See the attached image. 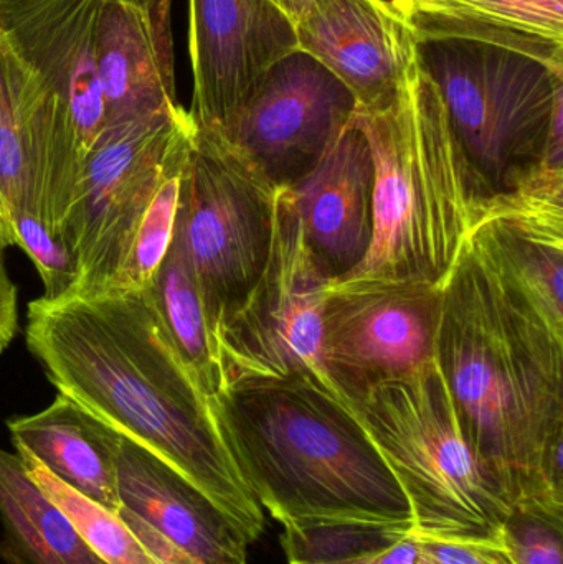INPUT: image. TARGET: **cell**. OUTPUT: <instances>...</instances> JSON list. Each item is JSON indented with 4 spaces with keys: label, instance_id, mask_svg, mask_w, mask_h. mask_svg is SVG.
I'll return each instance as SVG.
<instances>
[{
    "label": "cell",
    "instance_id": "6da1fadb",
    "mask_svg": "<svg viewBox=\"0 0 563 564\" xmlns=\"http://www.w3.org/2000/svg\"><path fill=\"white\" fill-rule=\"evenodd\" d=\"M26 345L58 393L78 401L197 487L248 545L264 513L225 449L207 398L145 291L30 302Z\"/></svg>",
    "mask_w": 563,
    "mask_h": 564
},
{
    "label": "cell",
    "instance_id": "7a4b0ae2",
    "mask_svg": "<svg viewBox=\"0 0 563 564\" xmlns=\"http://www.w3.org/2000/svg\"><path fill=\"white\" fill-rule=\"evenodd\" d=\"M435 360L466 440L516 510L563 517V337L466 241Z\"/></svg>",
    "mask_w": 563,
    "mask_h": 564
},
{
    "label": "cell",
    "instance_id": "3957f363",
    "mask_svg": "<svg viewBox=\"0 0 563 564\" xmlns=\"http://www.w3.org/2000/svg\"><path fill=\"white\" fill-rule=\"evenodd\" d=\"M225 449L284 530L413 529L399 480L356 414L306 378H234L208 398Z\"/></svg>",
    "mask_w": 563,
    "mask_h": 564
},
{
    "label": "cell",
    "instance_id": "277c9868",
    "mask_svg": "<svg viewBox=\"0 0 563 564\" xmlns=\"http://www.w3.org/2000/svg\"><path fill=\"white\" fill-rule=\"evenodd\" d=\"M373 159V231L362 263L339 281L442 288L478 224L486 198L422 66L380 109H357Z\"/></svg>",
    "mask_w": 563,
    "mask_h": 564
},
{
    "label": "cell",
    "instance_id": "5b68a950",
    "mask_svg": "<svg viewBox=\"0 0 563 564\" xmlns=\"http://www.w3.org/2000/svg\"><path fill=\"white\" fill-rule=\"evenodd\" d=\"M419 59L486 202L563 171L561 69L473 40H422Z\"/></svg>",
    "mask_w": 563,
    "mask_h": 564
},
{
    "label": "cell",
    "instance_id": "8992f818",
    "mask_svg": "<svg viewBox=\"0 0 563 564\" xmlns=\"http://www.w3.org/2000/svg\"><path fill=\"white\" fill-rule=\"evenodd\" d=\"M399 480L413 535L505 545L512 509L466 440L436 360L349 408Z\"/></svg>",
    "mask_w": 563,
    "mask_h": 564
},
{
    "label": "cell",
    "instance_id": "52a82bcc",
    "mask_svg": "<svg viewBox=\"0 0 563 564\" xmlns=\"http://www.w3.org/2000/svg\"><path fill=\"white\" fill-rule=\"evenodd\" d=\"M102 0H0V32L48 96L42 149L32 174V208L62 238L93 145L106 128L96 66Z\"/></svg>",
    "mask_w": 563,
    "mask_h": 564
},
{
    "label": "cell",
    "instance_id": "ba28073f",
    "mask_svg": "<svg viewBox=\"0 0 563 564\" xmlns=\"http://www.w3.org/2000/svg\"><path fill=\"white\" fill-rule=\"evenodd\" d=\"M278 188L220 132L195 126L175 228L217 337L260 280Z\"/></svg>",
    "mask_w": 563,
    "mask_h": 564
},
{
    "label": "cell",
    "instance_id": "9c48e42d",
    "mask_svg": "<svg viewBox=\"0 0 563 564\" xmlns=\"http://www.w3.org/2000/svg\"><path fill=\"white\" fill-rule=\"evenodd\" d=\"M331 282L307 247L290 188H278L263 273L218 328L224 383L247 377L306 378L334 393L321 360Z\"/></svg>",
    "mask_w": 563,
    "mask_h": 564
},
{
    "label": "cell",
    "instance_id": "30bf717a",
    "mask_svg": "<svg viewBox=\"0 0 563 564\" xmlns=\"http://www.w3.org/2000/svg\"><path fill=\"white\" fill-rule=\"evenodd\" d=\"M191 122L187 109L178 105L106 126L86 159L63 221L62 240L78 274L72 295L102 294L121 273L165 159Z\"/></svg>",
    "mask_w": 563,
    "mask_h": 564
},
{
    "label": "cell",
    "instance_id": "8fae6325",
    "mask_svg": "<svg viewBox=\"0 0 563 564\" xmlns=\"http://www.w3.org/2000/svg\"><path fill=\"white\" fill-rule=\"evenodd\" d=\"M442 288L336 281L323 307L321 360L334 394L353 408L373 388L435 360Z\"/></svg>",
    "mask_w": 563,
    "mask_h": 564
},
{
    "label": "cell",
    "instance_id": "7c38bea8",
    "mask_svg": "<svg viewBox=\"0 0 563 564\" xmlns=\"http://www.w3.org/2000/svg\"><path fill=\"white\" fill-rule=\"evenodd\" d=\"M356 111L353 93L294 50L264 73L247 105L217 132L274 187L290 188L313 171Z\"/></svg>",
    "mask_w": 563,
    "mask_h": 564
},
{
    "label": "cell",
    "instance_id": "4fadbf2b",
    "mask_svg": "<svg viewBox=\"0 0 563 564\" xmlns=\"http://www.w3.org/2000/svg\"><path fill=\"white\" fill-rule=\"evenodd\" d=\"M188 50L201 129L221 131L241 111L264 73L297 50L294 23L273 0H188Z\"/></svg>",
    "mask_w": 563,
    "mask_h": 564
},
{
    "label": "cell",
    "instance_id": "5bb4252c",
    "mask_svg": "<svg viewBox=\"0 0 563 564\" xmlns=\"http://www.w3.org/2000/svg\"><path fill=\"white\" fill-rule=\"evenodd\" d=\"M294 33L297 50L329 69L362 111L389 105L420 66L412 26L379 0H310Z\"/></svg>",
    "mask_w": 563,
    "mask_h": 564
},
{
    "label": "cell",
    "instance_id": "9a60e30c",
    "mask_svg": "<svg viewBox=\"0 0 563 564\" xmlns=\"http://www.w3.org/2000/svg\"><path fill=\"white\" fill-rule=\"evenodd\" d=\"M290 192L311 253L333 282L343 280L362 263L373 231V159L356 116Z\"/></svg>",
    "mask_w": 563,
    "mask_h": 564
},
{
    "label": "cell",
    "instance_id": "2e32d148",
    "mask_svg": "<svg viewBox=\"0 0 563 564\" xmlns=\"http://www.w3.org/2000/svg\"><path fill=\"white\" fill-rule=\"evenodd\" d=\"M96 66L106 126L177 108L171 0H102Z\"/></svg>",
    "mask_w": 563,
    "mask_h": 564
},
{
    "label": "cell",
    "instance_id": "e0dca14e",
    "mask_svg": "<svg viewBox=\"0 0 563 564\" xmlns=\"http://www.w3.org/2000/svg\"><path fill=\"white\" fill-rule=\"evenodd\" d=\"M121 507L205 564H248L247 540L184 476L129 437L118 454Z\"/></svg>",
    "mask_w": 563,
    "mask_h": 564
},
{
    "label": "cell",
    "instance_id": "ac0fdd59",
    "mask_svg": "<svg viewBox=\"0 0 563 564\" xmlns=\"http://www.w3.org/2000/svg\"><path fill=\"white\" fill-rule=\"evenodd\" d=\"M17 453L35 457L48 473L112 512L118 497V454L122 434L85 406L58 393L32 416L7 421Z\"/></svg>",
    "mask_w": 563,
    "mask_h": 564
},
{
    "label": "cell",
    "instance_id": "d6986e66",
    "mask_svg": "<svg viewBox=\"0 0 563 564\" xmlns=\"http://www.w3.org/2000/svg\"><path fill=\"white\" fill-rule=\"evenodd\" d=\"M409 25L422 40H473L563 72V0H410Z\"/></svg>",
    "mask_w": 563,
    "mask_h": 564
},
{
    "label": "cell",
    "instance_id": "ffe728a7",
    "mask_svg": "<svg viewBox=\"0 0 563 564\" xmlns=\"http://www.w3.org/2000/svg\"><path fill=\"white\" fill-rule=\"evenodd\" d=\"M48 96L0 32V248L13 247V218L32 212L30 167L42 138ZM35 215V214H33Z\"/></svg>",
    "mask_w": 563,
    "mask_h": 564
},
{
    "label": "cell",
    "instance_id": "44dd1931",
    "mask_svg": "<svg viewBox=\"0 0 563 564\" xmlns=\"http://www.w3.org/2000/svg\"><path fill=\"white\" fill-rule=\"evenodd\" d=\"M0 558L6 564H106L30 479L19 454L0 449Z\"/></svg>",
    "mask_w": 563,
    "mask_h": 564
},
{
    "label": "cell",
    "instance_id": "7402d4cb",
    "mask_svg": "<svg viewBox=\"0 0 563 564\" xmlns=\"http://www.w3.org/2000/svg\"><path fill=\"white\" fill-rule=\"evenodd\" d=\"M144 291L192 380L207 400L214 397L224 387L220 351L177 228L174 227L171 247Z\"/></svg>",
    "mask_w": 563,
    "mask_h": 564
},
{
    "label": "cell",
    "instance_id": "603a6c76",
    "mask_svg": "<svg viewBox=\"0 0 563 564\" xmlns=\"http://www.w3.org/2000/svg\"><path fill=\"white\" fill-rule=\"evenodd\" d=\"M194 131L195 122L192 119L188 128L184 129L182 134L175 139L174 145L165 159L154 197H152L144 218L139 225L134 241H132L128 260H126L121 273L102 294L144 291L151 284L159 264L162 263L169 247H171L178 202H181L182 178H184Z\"/></svg>",
    "mask_w": 563,
    "mask_h": 564
},
{
    "label": "cell",
    "instance_id": "cb8c5ba5",
    "mask_svg": "<svg viewBox=\"0 0 563 564\" xmlns=\"http://www.w3.org/2000/svg\"><path fill=\"white\" fill-rule=\"evenodd\" d=\"M30 479L62 510L83 542L106 564H162L142 545L118 512L76 492L56 479L35 457L17 453Z\"/></svg>",
    "mask_w": 563,
    "mask_h": 564
},
{
    "label": "cell",
    "instance_id": "d4e9b609",
    "mask_svg": "<svg viewBox=\"0 0 563 564\" xmlns=\"http://www.w3.org/2000/svg\"><path fill=\"white\" fill-rule=\"evenodd\" d=\"M15 247L22 248L35 264L42 278L45 292L43 299H56L72 295L75 289L76 263L72 251L58 235L52 234L32 212H22L13 218Z\"/></svg>",
    "mask_w": 563,
    "mask_h": 564
},
{
    "label": "cell",
    "instance_id": "484cf974",
    "mask_svg": "<svg viewBox=\"0 0 563 564\" xmlns=\"http://www.w3.org/2000/svg\"><path fill=\"white\" fill-rule=\"evenodd\" d=\"M505 536L516 564H563V517L516 510Z\"/></svg>",
    "mask_w": 563,
    "mask_h": 564
},
{
    "label": "cell",
    "instance_id": "4316f807",
    "mask_svg": "<svg viewBox=\"0 0 563 564\" xmlns=\"http://www.w3.org/2000/svg\"><path fill=\"white\" fill-rule=\"evenodd\" d=\"M433 564H516L505 545L448 542L415 535Z\"/></svg>",
    "mask_w": 563,
    "mask_h": 564
},
{
    "label": "cell",
    "instance_id": "83f0119b",
    "mask_svg": "<svg viewBox=\"0 0 563 564\" xmlns=\"http://www.w3.org/2000/svg\"><path fill=\"white\" fill-rule=\"evenodd\" d=\"M19 330V304L17 288L7 274L0 248V354L9 347Z\"/></svg>",
    "mask_w": 563,
    "mask_h": 564
},
{
    "label": "cell",
    "instance_id": "f1b7e54d",
    "mask_svg": "<svg viewBox=\"0 0 563 564\" xmlns=\"http://www.w3.org/2000/svg\"><path fill=\"white\" fill-rule=\"evenodd\" d=\"M131 529L136 536L141 540L142 545L162 564H205L182 552L178 546L169 542L167 539H164L161 533L155 532L151 525L142 522V520H134L131 523Z\"/></svg>",
    "mask_w": 563,
    "mask_h": 564
},
{
    "label": "cell",
    "instance_id": "f546056e",
    "mask_svg": "<svg viewBox=\"0 0 563 564\" xmlns=\"http://www.w3.org/2000/svg\"><path fill=\"white\" fill-rule=\"evenodd\" d=\"M273 2L283 10L284 15H286L291 22L296 23L297 19H300L304 10H306L310 0H273Z\"/></svg>",
    "mask_w": 563,
    "mask_h": 564
},
{
    "label": "cell",
    "instance_id": "4dcf8cb0",
    "mask_svg": "<svg viewBox=\"0 0 563 564\" xmlns=\"http://www.w3.org/2000/svg\"><path fill=\"white\" fill-rule=\"evenodd\" d=\"M379 2L389 7L403 22L409 23L410 0H379Z\"/></svg>",
    "mask_w": 563,
    "mask_h": 564
}]
</instances>
